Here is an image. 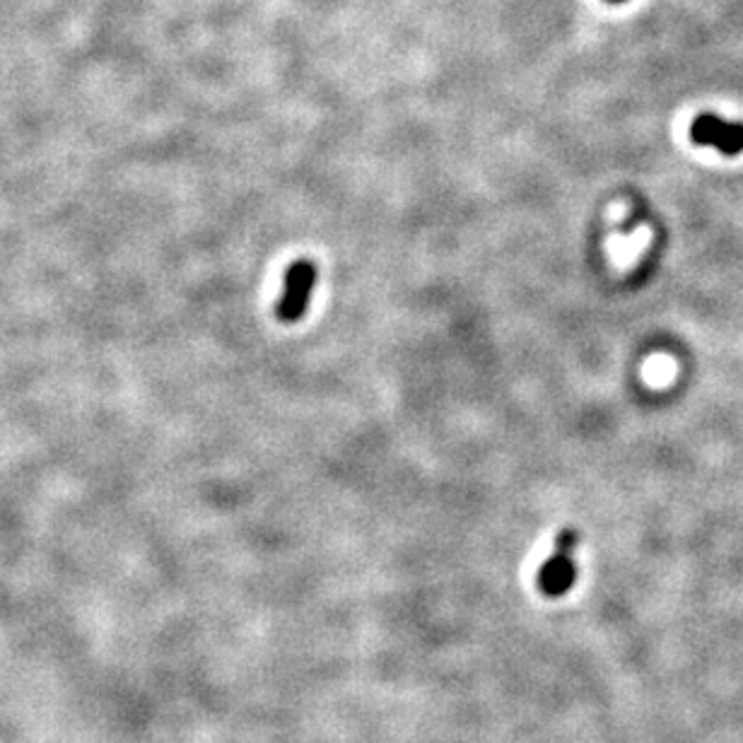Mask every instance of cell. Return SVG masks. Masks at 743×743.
Returning a JSON list of instances; mask_svg holds the SVG:
<instances>
[{
  "label": "cell",
  "mask_w": 743,
  "mask_h": 743,
  "mask_svg": "<svg viewBox=\"0 0 743 743\" xmlns=\"http://www.w3.org/2000/svg\"><path fill=\"white\" fill-rule=\"evenodd\" d=\"M579 543V534L572 526H567L558 534L555 541V551L551 558L546 560L538 572V589L543 594L558 599V596L567 594L577 579V565H575V551Z\"/></svg>",
  "instance_id": "1"
},
{
  "label": "cell",
  "mask_w": 743,
  "mask_h": 743,
  "mask_svg": "<svg viewBox=\"0 0 743 743\" xmlns=\"http://www.w3.org/2000/svg\"><path fill=\"white\" fill-rule=\"evenodd\" d=\"M317 285V266L309 259L295 261L285 273L283 295L276 304V314L283 324H295L307 312L312 290Z\"/></svg>",
  "instance_id": "2"
},
{
  "label": "cell",
  "mask_w": 743,
  "mask_h": 743,
  "mask_svg": "<svg viewBox=\"0 0 743 743\" xmlns=\"http://www.w3.org/2000/svg\"><path fill=\"white\" fill-rule=\"evenodd\" d=\"M690 138L729 157L743 152V124H731L715 114L698 116L690 126Z\"/></svg>",
  "instance_id": "3"
},
{
  "label": "cell",
  "mask_w": 743,
  "mask_h": 743,
  "mask_svg": "<svg viewBox=\"0 0 743 743\" xmlns=\"http://www.w3.org/2000/svg\"><path fill=\"white\" fill-rule=\"evenodd\" d=\"M611 3H623V0H611Z\"/></svg>",
  "instance_id": "4"
}]
</instances>
